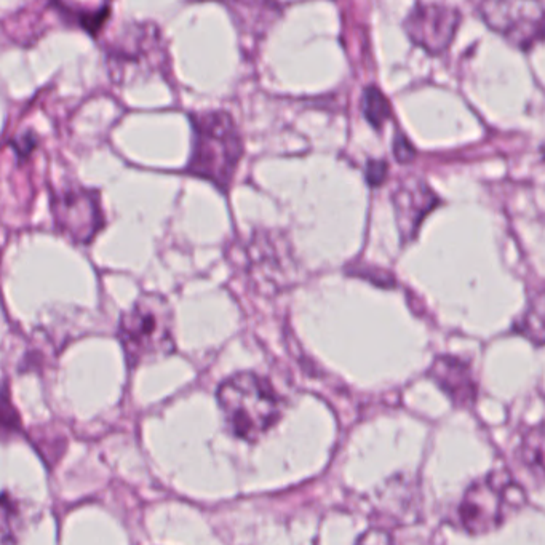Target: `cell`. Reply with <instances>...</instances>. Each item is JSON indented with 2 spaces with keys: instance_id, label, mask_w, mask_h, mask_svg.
Instances as JSON below:
<instances>
[{
  "instance_id": "3",
  "label": "cell",
  "mask_w": 545,
  "mask_h": 545,
  "mask_svg": "<svg viewBox=\"0 0 545 545\" xmlns=\"http://www.w3.org/2000/svg\"><path fill=\"white\" fill-rule=\"evenodd\" d=\"M191 120L194 149L187 172L227 191L243 156L239 127L224 111L199 112Z\"/></svg>"
},
{
  "instance_id": "7",
  "label": "cell",
  "mask_w": 545,
  "mask_h": 545,
  "mask_svg": "<svg viewBox=\"0 0 545 545\" xmlns=\"http://www.w3.org/2000/svg\"><path fill=\"white\" fill-rule=\"evenodd\" d=\"M462 16L458 8L443 4H418L406 18V34L430 55H440L453 44Z\"/></svg>"
},
{
  "instance_id": "9",
  "label": "cell",
  "mask_w": 545,
  "mask_h": 545,
  "mask_svg": "<svg viewBox=\"0 0 545 545\" xmlns=\"http://www.w3.org/2000/svg\"><path fill=\"white\" fill-rule=\"evenodd\" d=\"M429 376L459 408H467L475 402L477 384L469 363L451 355H440L430 366Z\"/></svg>"
},
{
  "instance_id": "2",
  "label": "cell",
  "mask_w": 545,
  "mask_h": 545,
  "mask_svg": "<svg viewBox=\"0 0 545 545\" xmlns=\"http://www.w3.org/2000/svg\"><path fill=\"white\" fill-rule=\"evenodd\" d=\"M117 336L132 370L172 355L175 317L168 299L159 293H143L120 317Z\"/></svg>"
},
{
  "instance_id": "5",
  "label": "cell",
  "mask_w": 545,
  "mask_h": 545,
  "mask_svg": "<svg viewBox=\"0 0 545 545\" xmlns=\"http://www.w3.org/2000/svg\"><path fill=\"white\" fill-rule=\"evenodd\" d=\"M485 23L499 36L531 50L544 39V0H480Z\"/></svg>"
},
{
  "instance_id": "13",
  "label": "cell",
  "mask_w": 545,
  "mask_h": 545,
  "mask_svg": "<svg viewBox=\"0 0 545 545\" xmlns=\"http://www.w3.org/2000/svg\"><path fill=\"white\" fill-rule=\"evenodd\" d=\"M18 510L15 504L8 501L7 496L0 498V544L16 542V525H18Z\"/></svg>"
},
{
  "instance_id": "12",
  "label": "cell",
  "mask_w": 545,
  "mask_h": 545,
  "mask_svg": "<svg viewBox=\"0 0 545 545\" xmlns=\"http://www.w3.org/2000/svg\"><path fill=\"white\" fill-rule=\"evenodd\" d=\"M520 331L526 338L541 346L544 341V298L542 293L538 295V301L531 304L530 309L520 323Z\"/></svg>"
},
{
  "instance_id": "11",
  "label": "cell",
  "mask_w": 545,
  "mask_h": 545,
  "mask_svg": "<svg viewBox=\"0 0 545 545\" xmlns=\"http://www.w3.org/2000/svg\"><path fill=\"white\" fill-rule=\"evenodd\" d=\"M363 114H365L366 120L378 130H381L387 120L392 117L389 101L386 100V96L379 92L378 88L370 87L365 90Z\"/></svg>"
},
{
  "instance_id": "1",
  "label": "cell",
  "mask_w": 545,
  "mask_h": 545,
  "mask_svg": "<svg viewBox=\"0 0 545 545\" xmlns=\"http://www.w3.org/2000/svg\"><path fill=\"white\" fill-rule=\"evenodd\" d=\"M219 410L234 437L256 443L279 422L283 402L271 382L251 371L224 381L216 392Z\"/></svg>"
},
{
  "instance_id": "10",
  "label": "cell",
  "mask_w": 545,
  "mask_h": 545,
  "mask_svg": "<svg viewBox=\"0 0 545 545\" xmlns=\"http://www.w3.org/2000/svg\"><path fill=\"white\" fill-rule=\"evenodd\" d=\"M520 454L525 466L538 475L541 483L544 478V432L541 427L531 430L530 434L523 438Z\"/></svg>"
},
{
  "instance_id": "15",
  "label": "cell",
  "mask_w": 545,
  "mask_h": 545,
  "mask_svg": "<svg viewBox=\"0 0 545 545\" xmlns=\"http://www.w3.org/2000/svg\"><path fill=\"white\" fill-rule=\"evenodd\" d=\"M395 157H397L400 162H410L414 159V149L411 148V144L408 143L405 136H397L395 140Z\"/></svg>"
},
{
  "instance_id": "4",
  "label": "cell",
  "mask_w": 545,
  "mask_h": 545,
  "mask_svg": "<svg viewBox=\"0 0 545 545\" xmlns=\"http://www.w3.org/2000/svg\"><path fill=\"white\" fill-rule=\"evenodd\" d=\"M526 504L523 486L507 470H496L480 478L464 494L458 518L469 534L480 536L501 528Z\"/></svg>"
},
{
  "instance_id": "6",
  "label": "cell",
  "mask_w": 545,
  "mask_h": 545,
  "mask_svg": "<svg viewBox=\"0 0 545 545\" xmlns=\"http://www.w3.org/2000/svg\"><path fill=\"white\" fill-rule=\"evenodd\" d=\"M52 205L56 227L74 243L87 245L103 229V210L96 192L66 187L55 194Z\"/></svg>"
},
{
  "instance_id": "8",
  "label": "cell",
  "mask_w": 545,
  "mask_h": 545,
  "mask_svg": "<svg viewBox=\"0 0 545 545\" xmlns=\"http://www.w3.org/2000/svg\"><path fill=\"white\" fill-rule=\"evenodd\" d=\"M398 229L405 242L418 234L422 221L438 205L435 192L421 180H408L395 192Z\"/></svg>"
},
{
  "instance_id": "16",
  "label": "cell",
  "mask_w": 545,
  "mask_h": 545,
  "mask_svg": "<svg viewBox=\"0 0 545 545\" xmlns=\"http://www.w3.org/2000/svg\"><path fill=\"white\" fill-rule=\"evenodd\" d=\"M387 175V165L384 162H370L368 165V181L371 184H381Z\"/></svg>"
},
{
  "instance_id": "14",
  "label": "cell",
  "mask_w": 545,
  "mask_h": 545,
  "mask_svg": "<svg viewBox=\"0 0 545 545\" xmlns=\"http://www.w3.org/2000/svg\"><path fill=\"white\" fill-rule=\"evenodd\" d=\"M18 424L20 419L15 408L8 402L7 395L0 394V435L12 434L13 430L18 429Z\"/></svg>"
}]
</instances>
